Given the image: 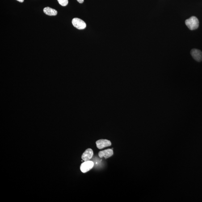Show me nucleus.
<instances>
[{
	"mask_svg": "<svg viewBox=\"0 0 202 202\" xmlns=\"http://www.w3.org/2000/svg\"><path fill=\"white\" fill-rule=\"evenodd\" d=\"M185 24L187 27L191 30L197 29L199 26V21L195 16L191 17L185 21Z\"/></svg>",
	"mask_w": 202,
	"mask_h": 202,
	"instance_id": "nucleus-1",
	"label": "nucleus"
},
{
	"mask_svg": "<svg viewBox=\"0 0 202 202\" xmlns=\"http://www.w3.org/2000/svg\"><path fill=\"white\" fill-rule=\"evenodd\" d=\"M73 25L78 29L82 30L86 28V24L84 21L79 18H75L72 20Z\"/></svg>",
	"mask_w": 202,
	"mask_h": 202,
	"instance_id": "nucleus-2",
	"label": "nucleus"
},
{
	"mask_svg": "<svg viewBox=\"0 0 202 202\" xmlns=\"http://www.w3.org/2000/svg\"><path fill=\"white\" fill-rule=\"evenodd\" d=\"M94 166V162L90 161H85L81 164L80 170L82 173H85L90 171Z\"/></svg>",
	"mask_w": 202,
	"mask_h": 202,
	"instance_id": "nucleus-3",
	"label": "nucleus"
},
{
	"mask_svg": "<svg viewBox=\"0 0 202 202\" xmlns=\"http://www.w3.org/2000/svg\"><path fill=\"white\" fill-rule=\"evenodd\" d=\"M191 56L196 61L200 62L202 61V52L200 50L193 49L191 52Z\"/></svg>",
	"mask_w": 202,
	"mask_h": 202,
	"instance_id": "nucleus-4",
	"label": "nucleus"
},
{
	"mask_svg": "<svg viewBox=\"0 0 202 202\" xmlns=\"http://www.w3.org/2000/svg\"><path fill=\"white\" fill-rule=\"evenodd\" d=\"M97 148L99 149H102L106 147L111 146V143L109 140L106 139H100L96 141Z\"/></svg>",
	"mask_w": 202,
	"mask_h": 202,
	"instance_id": "nucleus-5",
	"label": "nucleus"
},
{
	"mask_svg": "<svg viewBox=\"0 0 202 202\" xmlns=\"http://www.w3.org/2000/svg\"><path fill=\"white\" fill-rule=\"evenodd\" d=\"M93 155V152L92 149H86V151L84 152L82 155V159L84 161H89L92 158Z\"/></svg>",
	"mask_w": 202,
	"mask_h": 202,
	"instance_id": "nucleus-6",
	"label": "nucleus"
},
{
	"mask_svg": "<svg viewBox=\"0 0 202 202\" xmlns=\"http://www.w3.org/2000/svg\"><path fill=\"white\" fill-rule=\"evenodd\" d=\"M113 151L112 149H107L101 151L99 153V156L100 158L104 157L106 159L108 158L113 155Z\"/></svg>",
	"mask_w": 202,
	"mask_h": 202,
	"instance_id": "nucleus-7",
	"label": "nucleus"
},
{
	"mask_svg": "<svg viewBox=\"0 0 202 202\" xmlns=\"http://www.w3.org/2000/svg\"><path fill=\"white\" fill-rule=\"evenodd\" d=\"M44 12L46 14L49 16H55L57 14V10L49 7L45 8Z\"/></svg>",
	"mask_w": 202,
	"mask_h": 202,
	"instance_id": "nucleus-8",
	"label": "nucleus"
},
{
	"mask_svg": "<svg viewBox=\"0 0 202 202\" xmlns=\"http://www.w3.org/2000/svg\"><path fill=\"white\" fill-rule=\"evenodd\" d=\"M59 3L62 6H65L68 4V0H57Z\"/></svg>",
	"mask_w": 202,
	"mask_h": 202,
	"instance_id": "nucleus-9",
	"label": "nucleus"
},
{
	"mask_svg": "<svg viewBox=\"0 0 202 202\" xmlns=\"http://www.w3.org/2000/svg\"><path fill=\"white\" fill-rule=\"evenodd\" d=\"M77 1H78L79 3H83L84 2V0H77Z\"/></svg>",
	"mask_w": 202,
	"mask_h": 202,
	"instance_id": "nucleus-10",
	"label": "nucleus"
},
{
	"mask_svg": "<svg viewBox=\"0 0 202 202\" xmlns=\"http://www.w3.org/2000/svg\"><path fill=\"white\" fill-rule=\"evenodd\" d=\"M17 1H18V2H23L24 1V0H17Z\"/></svg>",
	"mask_w": 202,
	"mask_h": 202,
	"instance_id": "nucleus-11",
	"label": "nucleus"
}]
</instances>
